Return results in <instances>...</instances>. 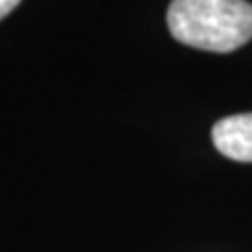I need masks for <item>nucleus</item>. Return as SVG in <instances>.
I'll use <instances>...</instances> for the list:
<instances>
[{
    "mask_svg": "<svg viewBox=\"0 0 252 252\" xmlns=\"http://www.w3.org/2000/svg\"><path fill=\"white\" fill-rule=\"evenodd\" d=\"M19 2H21V0H0V19H4Z\"/></svg>",
    "mask_w": 252,
    "mask_h": 252,
    "instance_id": "nucleus-3",
    "label": "nucleus"
},
{
    "mask_svg": "<svg viewBox=\"0 0 252 252\" xmlns=\"http://www.w3.org/2000/svg\"><path fill=\"white\" fill-rule=\"evenodd\" d=\"M212 141L229 160L252 162V112L219 120L212 126Z\"/></svg>",
    "mask_w": 252,
    "mask_h": 252,
    "instance_id": "nucleus-2",
    "label": "nucleus"
},
{
    "mask_svg": "<svg viewBox=\"0 0 252 252\" xmlns=\"http://www.w3.org/2000/svg\"><path fill=\"white\" fill-rule=\"evenodd\" d=\"M166 19L175 40L200 51L231 53L252 38L246 0H172Z\"/></svg>",
    "mask_w": 252,
    "mask_h": 252,
    "instance_id": "nucleus-1",
    "label": "nucleus"
}]
</instances>
